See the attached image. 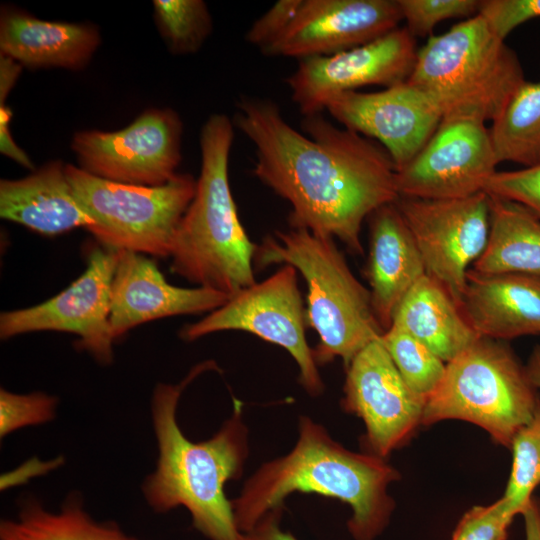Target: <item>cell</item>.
<instances>
[{
    "label": "cell",
    "instance_id": "9",
    "mask_svg": "<svg viewBox=\"0 0 540 540\" xmlns=\"http://www.w3.org/2000/svg\"><path fill=\"white\" fill-rule=\"evenodd\" d=\"M306 325L297 269L285 264L267 279L232 296L206 317L185 325L180 337L191 342L225 330L254 334L285 349L298 366L301 386L311 396H318L325 387L313 349L306 340Z\"/></svg>",
    "mask_w": 540,
    "mask_h": 540
},
{
    "label": "cell",
    "instance_id": "23",
    "mask_svg": "<svg viewBox=\"0 0 540 540\" xmlns=\"http://www.w3.org/2000/svg\"><path fill=\"white\" fill-rule=\"evenodd\" d=\"M392 325L418 339L446 364L481 338L445 288L428 275L404 296Z\"/></svg>",
    "mask_w": 540,
    "mask_h": 540
},
{
    "label": "cell",
    "instance_id": "13",
    "mask_svg": "<svg viewBox=\"0 0 540 540\" xmlns=\"http://www.w3.org/2000/svg\"><path fill=\"white\" fill-rule=\"evenodd\" d=\"M417 52L415 37L406 27H398L353 49L301 59L286 83L304 116L322 113L338 94L369 85L387 88L406 82Z\"/></svg>",
    "mask_w": 540,
    "mask_h": 540
},
{
    "label": "cell",
    "instance_id": "5",
    "mask_svg": "<svg viewBox=\"0 0 540 540\" xmlns=\"http://www.w3.org/2000/svg\"><path fill=\"white\" fill-rule=\"evenodd\" d=\"M254 261L258 268L288 264L302 274L308 289L306 322L319 337L313 349L318 366L341 358L346 368L383 335L370 291L354 276L333 238L305 229L277 230L258 245Z\"/></svg>",
    "mask_w": 540,
    "mask_h": 540
},
{
    "label": "cell",
    "instance_id": "30",
    "mask_svg": "<svg viewBox=\"0 0 540 540\" xmlns=\"http://www.w3.org/2000/svg\"><path fill=\"white\" fill-rule=\"evenodd\" d=\"M58 400L43 392L16 394L0 391L1 438L26 426L50 422L56 415Z\"/></svg>",
    "mask_w": 540,
    "mask_h": 540
},
{
    "label": "cell",
    "instance_id": "37",
    "mask_svg": "<svg viewBox=\"0 0 540 540\" xmlns=\"http://www.w3.org/2000/svg\"><path fill=\"white\" fill-rule=\"evenodd\" d=\"M12 117L11 110L5 105L0 106V151L3 155L13 159L25 168L33 169L29 156L14 142L9 122Z\"/></svg>",
    "mask_w": 540,
    "mask_h": 540
},
{
    "label": "cell",
    "instance_id": "17",
    "mask_svg": "<svg viewBox=\"0 0 540 540\" xmlns=\"http://www.w3.org/2000/svg\"><path fill=\"white\" fill-rule=\"evenodd\" d=\"M397 0H303L296 15L263 53L298 60L329 56L398 28Z\"/></svg>",
    "mask_w": 540,
    "mask_h": 540
},
{
    "label": "cell",
    "instance_id": "1",
    "mask_svg": "<svg viewBox=\"0 0 540 540\" xmlns=\"http://www.w3.org/2000/svg\"><path fill=\"white\" fill-rule=\"evenodd\" d=\"M233 124L255 148L253 174L291 205V228L336 237L362 254L363 221L399 197L388 152L322 113L304 116L302 134L268 99L241 97Z\"/></svg>",
    "mask_w": 540,
    "mask_h": 540
},
{
    "label": "cell",
    "instance_id": "33",
    "mask_svg": "<svg viewBox=\"0 0 540 540\" xmlns=\"http://www.w3.org/2000/svg\"><path fill=\"white\" fill-rule=\"evenodd\" d=\"M484 192L530 209L540 218V165L512 171H496Z\"/></svg>",
    "mask_w": 540,
    "mask_h": 540
},
{
    "label": "cell",
    "instance_id": "27",
    "mask_svg": "<svg viewBox=\"0 0 540 540\" xmlns=\"http://www.w3.org/2000/svg\"><path fill=\"white\" fill-rule=\"evenodd\" d=\"M381 340L405 383L414 393L427 400L441 382L446 363L396 325H391Z\"/></svg>",
    "mask_w": 540,
    "mask_h": 540
},
{
    "label": "cell",
    "instance_id": "7",
    "mask_svg": "<svg viewBox=\"0 0 540 540\" xmlns=\"http://www.w3.org/2000/svg\"><path fill=\"white\" fill-rule=\"evenodd\" d=\"M539 409V392L511 348L479 338L446 364L441 382L425 402L421 423L467 421L511 447Z\"/></svg>",
    "mask_w": 540,
    "mask_h": 540
},
{
    "label": "cell",
    "instance_id": "6",
    "mask_svg": "<svg viewBox=\"0 0 540 540\" xmlns=\"http://www.w3.org/2000/svg\"><path fill=\"white\" fill-rule=\"evenodd\" d=\"M525 81L516 53L479 14L431 35L407 79L436 104L442 121L483 123L496 120Z\"/></svg>",
    "mask_w": 540,
    "mask_h": 540
},
{
    "label": "cell",
    "instance_id": "8",
    "mask_svg": "<svg viewBox=\"0 0 540 540\" xmlns=\"http://www.w3.org/2000/svg\"><path fill=\"white\" fill-rule=\"evenodd\" d=\"M67 179L94 221L88 231L106 249L169 257L179 223L190 205L196 180L177 173L160 186L113 182L65 165Z\"/></svg>",
    "mask_w": 540,
    "mask_h": 540
},
{
    "label": "cell",
    "instance_id": "40",
    "mask_svg": "<svg viewBox=\"0 0 540 540\" xmlns=\"http://www.w3.org/2000/svg\"><path fill=\"white\" fill-rule=\"evenodd\" d=\"M526 369L532 384L540 392V345L533 349Z\"/></svg>",
    "mask_w": 540,
    "mask_h": 540
},
{
    "label": "cell",
    "instance_id": "14",
    "mask_svg": "<svg viewBox=\"0 0 540 540\" xmlns=\"http://www.w3.org/2000/svg\"><path fill=\"white\" fill-rule=\"evenodd\" d=\"M498 164L485 123L442 121L421 151L396 171L397 192L431 200L469 197L484 192Z\"/></svg>",
    "mask_w": 540,
    "mask_h": 540
},
{
    "label": "cell",
    "instance_id": "28",
    "mask_svg": "<svg viewBox=\"0 0 540 540\" xmlns=\"http://www.w3.org/2000/svg\"><path fill=\"white\" fill-rule=\"evenodd\" d=\"M157 27L173 54L197 52L212 30V19L202 0H155Z\"/></svg>",
    "mask_w": 540,
    "mask_h": 540
},
{
    "label": "cell",
    "instance_id": "29",
    "mask_svg": "<svg viewBox=\"0 0 540 540\" xmlns=\"http://www.w3.org/2000/svg\"><path fill=\"white\" fill-rule=\"evenodd\" d=\"M510 448L513 454L512 469L502 497L518 515L540 484V409L531 422L516 434Z\"/></svg>",
    "mask_w": 540,
    "mask_h": 540
},
{
    "label": "cell",
    "instance_id": "31",
    "mask_svg": "<svg viewBox=\"0 0 540 540\" xmlns=\"http://www.w3.org/2000/svg\"><path fill=\"white\" fill-rule=\"evenodd\" d=\"M406 28L412 36L424 37L436 24L451 18L478 14L480 0H397Z\"/></svg>",
    "mask_w": 540,
    "mask_h": 540
},
{
    "label": "cell",
    "instance_id": "34",
    "mask_svg": "<svg viewBox=\"0 0 540 540\" xmlns=\"http://www.w3.org/2000/svg\"><path fill=\"white\" fill-rule=\"evenodd\" d=\"M478 14L505 40L519 25L540 17V0H480Z\"/></svg>",
    "mask_w": 540,
    "mask_h": 540
},
{
    "label": "cell",
    "instance_id": "20",
    "mask_svg": "<svg viewBox=\"0 0 540 540\" xmlns=\"http://www.w3.org/2000/svg\"><path fill=\"white\" fill-rule=\"evenodd\" d=\"M461 310L481 338L540 334V277L482 274L470 269Z\"/></svg>",
    "mask_w": 540,
    "mask_h": 540
},
{
    "label": "cell",
    "instance_id": "25",
    "mask_svg": "<svg viewBox=\"0 0 540 540\" xmlns=\"http://www.w3.org/2000/svg\"><path fill=\"white\" fill-rule=\"evenodd\" d=\"M0 540H136L116 524L99 522L71 495L57 511L28 499L12 519L0 524Z\"/></svg>",
    "mask_w": 540,
    "mask_h": 540
},
{
    "label": "cell",
    "instance_id": "38",
    "mask_svg": "<svg viewBox=\"0 0 540 540\" xmlns=\"http://www.w3.org/2000/svg\"><path fill=\"white\" fill-rule=\"evenodd\" d=\"M22 70V65L14 59L0 54V106L13 88Z\"/></svg>",
    "mask_w": 540,
    "mask_h": 540
},
{
    "label": "cell",
    "instance_id": "32",
    "mask_svg": "<svg viewBox=\"0 0 540 540\" xmlns=\"http://www.w3.org/2000/svg\"><path fill=\"white\" fill-rule=\"evenodd\" d=\"M515 512L505 499L474 506L458 522L451 540H506Z\"/></svg>",
    "mask_w": 540,
    "mask_h": 540
},
{
    "label": "cell",
    "instance_id": "24",
    "mask_svg": "<svg viewBox=\"0 0 540 540\" xmlns=\"http://www.w3.org/2000/svg\"><path fill=\"white\" fill-rule=\"evenodd\" d=\"M490 197V231L473 270L540 277V218L527 207Z\"/></svg>",
    "mask_w": 540,
    "mask_h": 540
},
{
    "label": "cell",
    "instance_id": "35",
    "mask_svg": "<svg viewBox=\"0 0 540 540\" xmlns=\"http://www.w3.org/2000/svg\"><path fill=\"white\" fill-rule=\"evenodd\" d=\"M303 0H279L251 25L245 39L262 52L288 27Z\"/></svg>",
    "mask_w": 540,
    "mask_h": 540
},
{
    "label": "cell",
    "instance_id": "3",
    "mask_svg": "<svg viewBox=\"0 0 540 540\" xmlns=\"http://www.w3.org/2000/svg\"><path fill=\"white\" fill-rule=\"evenodd\" d=\"M214 368V361H205L177 384H157L151 410L158 459L142 490L156 512L183 506L195 529L209 540H238L241 532L224 488L240 477L249 451L239 402L217 433L201 442L190 441L176 418L184 389L202 372Z\"/></svg>",
    "mask_w": 540,
    "mask_h": 540
},
{
    "label": "cell",
    "instance_id": "22",
    "mask_svg": "<svg viewBox=\"0 0 540 540\" xmlns=\"http://www.w3.org/2000/svg\"><path fill=\"white\" fill-rule=\"evenodd\" d=\"M100 44L92 24L46 21L17 10L0 19V54L29 68L81 69Z\"/></svg>",
    "mask_w": 540,
    "mask_h": 540
},
{
    "label": "cell",
    "instance_id": "21",
    "mask_svg": "<svg viewBox=\"0 0 540 540\" xmlns=\"http://www.w3.org/2000/svg\"><path fill=\"white\" fill-rule=\"evenodd\" d=\"M65 165L53 160L24 178L2 179L1 218L45 236L93 226V219L73 193Z\"/></svg>",
    "mask_w": 540,
    "mask_h": 540
},
{
    "label": "cell",
    "instance_id": "19",
    "mask_svg": "<svg viewBox=\"0 0 540 540\" xmlns=\"http://www.w3.org/2000/svg\"><path fill=\"white\" fill-rule=\"evenodd\" d=\"M366 278L374 314L384 330L408 291L424 275V263L413 236L395 202L370 216Z\"/></svg>",
    "mask_w": 540,
    "mask_h": 540
},
{
    "label": "cell",
    "instance_id": "12",
    "mask_svg": "<svg viewBox=\"0 0 540 540\" xmlns=\"http://www.w3.org/2000/svg\"><path fill=\"white\" fill-rule=\"evenodd\" d=\"M117 261L118 251H91L85 271L66 289L38 305L2 312L1 339L39 331L71 333L78 336V349L102 365L111 364V285Z\"/></svg>",
    "mask_w": 540,
    "mask_h": 540
},
{
    "label": "cell",
    "instance_id": "15",
    "mask_svg": "<svg viewBox=\"0 0 540 540\" xmlns=\"http://www.w3.org/2000/svg\"><path fill=\"white\" fill-rule=\"evenodd\" d=\"M425 402L405 383L381 337L346 367L341 404L362 419L373 455L384 459L409 437L422 421Z\"/></svg>",
    "mask_w": 540,
    "mask_h": 540
},
{
    "label": "cell",
    "instance_id": "10",
    "mask_svg": "<svg viewBox=\"0 0 540 540\" xmlns=\"http://www.w3.org/2000/svg\"><path fill=\"white\" fill-rule=\"evenodd\" d=\"M422 257L426 275L461 308L469 266L486 248L490 197L485 192L446 200L398 197L395 201Z\"/></svg>",
    "mask_w": 540,
    "mask_h": 540
},
{
    "label": "cell",
    "instance_id": "4",
    "mask_svg": "<svg viewBox=\"0 0 540 540\" xmlns=\"http://www.w3.org/2000/svg\"><path fill=\"white\" fill-rule=\"evenodd\" d=\"M233 137V121L225 114H212L204 123L200 175L169 256L172 272L230 298L256 283L253 262L258 249L240 222L229 184Z\"/></svg>",
    "mask_w": 540,
    "mask_h": 540
},
{
    "label": "cell",
    "instance_id": "18",
    "mask_svg": "<svg viewBox=\"0 0 540 540\" xmlns=\"http://www.w3.org/2000/svg\"><path fill=\"white\" fill-rule=\"evenodd\" d=\"M230 297L206 288H182L168 283L147 255L118 251L111 285L110 326L117 340L146 322L184 314L212 312Z\"/></svg>",
    "mask_w": 540,
    "mask_h": 540
},
{
    "label": "cell",
    "instance_id": "26",
    "mask_svg": "<svg viewBox=\"0 0 540 540\" xmlns=\"http://www.w3.org/2000/svg\"><path fill=\"white\" fill-rule=\"evenodd\" d=\"M489 131L499 163L540 165V81H525Z\"/></svg>",
    "mask_w": 540,
    "mask_h": 540
},
{
    "label": "cell",
    "instance_id": "11",
    "mask_svg": "<svg viewBox=\"0 0 540 540\" xmlns=\"http://www.w3.org/2000/svg\"><path fill=\"white\" fill-rule=\"evenodd\" d=\"M183 124L169 108L144 111L127 127L74 134L71 147L80 168L113 182L160 186L177 173Z\"/></svg>",
    "mask_w": 540,
    "mask_h": 540
},
{
    "label": "cell",
    "instance_id": "39",
    "mask_svg": "<svg viewBox=\"0 0 540 540\" xmlns=\"http://www.w3.org/2000/svg\"><path fill=\"white\" fill-rule=\"evenodd\" d=\"M525 540H540V503L532 498L523 509Z\"/></svg>",
    "mask_w": 540,
    "mask_h": 540
},
{
    "label": "cell",
    "instance_id": "36",
    "mask_svg": "<svg viewBox=\"0 0 540 540\" xmlns=\"http://www.w3.org/2000/svg\"><path fill=\"white\" fill-rule=\"evenodd\" d=\"M282 514L283 507L270 511L252 529L241 532L238 540H299L281 528Z\"/></svg>",
    "mask_w": 540,
    "mask_h": 540
},
{
    "label": "cell",
    "instance_id": "16",
    "mask_svg": "<svg viewBox=\"0 0 540 540\" xmlns=\"http://www.w3.org/2000/svg\"><path fill=\"white\" fill-rule=\"evenodd\" d=\"M325 110L344 128L378 142L396 171L421 151L442 121L436 104L407 81L372 93L338 94Z\"/></svg>",
    "mask_w": 540,
    "mask_h": 540
},
{
    "label": "cell",
    "instance_id": "2",
    "mask_svg": "<svg viewBox=\"0 0 540 540\" xmlns=\"http://www.w3.org/2000/svg\"><path fill=\"white\" fill-rule=\"evenodd\" d=\"M398 477L383 458L346 449L302 415L292 450L262 464L231 501L235 522L240 532L249 531L292 493H316L350 506L347 529L354 540H376L390 522L394 501L388 487Z\"/></svg>",
    "mask_w": 540,
    "mask_h": 540
}]
</instances>
